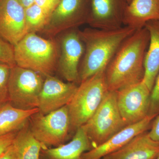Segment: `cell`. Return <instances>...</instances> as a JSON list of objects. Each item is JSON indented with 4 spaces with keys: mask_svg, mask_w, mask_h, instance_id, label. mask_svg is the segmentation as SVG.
I'll return each instance as SVG.
<instances>
[{
    "mask_svg": "<svg viewBox=\"0 0 159 159\" xmlns=\"http://www.w3.org/2000/svg\"><path fill=\"white\" fill-rule=\"evenodd\" d=\"M149 42V33L144 27L122 43L105 70L109 91L116 92L142 80Z\"/></svg>",
    "mask_w": 159,
    "mask_h": 159,
    "instance_id": "cell-1",
    "label": "cell"
},
{
    "mask_svg": "<svg viewBox=\"0 0 159 159\" xmlns=\"http://www.w3.org/2000/svg\"><path fill=\"white\" fill-rule=\"evenodd\" d=\"M127 26L112 30L91 28L79 31L84 54L79 69V82L105 71L122 43L136 31Z\"/></svg>",
    "mask_w": 159,
    "mask_h": 159,
    "instance_id": "cell-2",
    "label": "cell"
},
{
    "mask_svg": "<svg viewBox=\"0 0 159 159\" xmlns=\"http://www.w3.org/2000/svg\"><path fill=\"white\" fill-rule=\"evenodd\" d=\"M16 65L47 77L56 68L58 50L56 43L29 33L14 46Z\"/></svg>",
    "mask_w": 159,
    "mask_h": 159,
    "instance_id": "cell-3",
    "label": "cell"
},
{
    "mask_svg": "<svg viewBox=\"0 0 159 159\" xmlns=\"http://www.w3.org/2000/svg\"><path fill=\"white\" fill-rule=\"evenodd\" d=\"M105 71L99 72L80 82V85L77 87L67 105L70 131H76L89 121L108 93Z\"/></svg>",
    "mask_w": 159,
    "mask_h": 159,
    "instance_id": "cell-4",
    "label": "cell"
},
{
    "mask_svg": "<svg viewBox=\"0 0 159 159\" xmlns=\"http://www.w3.org/2000/svg\"><path fill=\"white\" fill-rule=\"evenodd\" d=\"M126 126L118 108L116 93L109 91L93 116L81 127L93 148L102 145Z\"/></svg>",
    "mask_w": 159,
    "mask_h": 159,
    "instance_id": "cell-5",
    "label": "cell"
},
{
    "mask_svg": "<svg viewBox=\"0 0 159 159\" xmlns=\"http://www.w3.org/2000/svg\"><path fill=\"white\" fill-rule=\"evenodd\" d=\"M29 121L30 131L42 148L57 147L68 138L70 125L67 105L46 115L38 112Z\"/></svg>",
    "mask_w": 159,
    "mask_h": 159,
    "instance_id": "cell-6",
    "label": "cell"
},
{
    "mask_svg": "<svg viewBox=\"0 0 159 159\" xmlns=\"http://www.w3.org/2000/svg\"><path fill=\"white\" fill-rule=\"evenodd\" d=\"M44 81L37 72L16 65L11 67L8 84L9 102L22 109L38 108Z\"/></svg>",
    "mask_w": 159,
    "mask_h": 159,
    "instance_id": "cell-7",
    "label": "cell"
},
{
    "mask_svg": "<svg viewBox=\"0 0 159 159\" xmlns=\"http://www.w3.org/2000/svg\"><path fill=\"white\" fill-rule=\"evenodd\" d=\"M91 0H60L43 31L54 35L88 23Z\"/></svg>",
    "mask_w": 159,
    "mask_h": 159,
    "instance_id": "cell-8",
    "label": "cell"
},
{
    "mask_svg": "<svg viewBox=\"0 0 159 159\" xmlns=\"http://www.w3.org/2000/svg\"><path fill=\"white\" fill-rule=\"evenodd\" d=\"M118 108L127 125L148 116L151 91L143 80L116 92Z\"/></svg>",
    "mask_w": 159,
    "mask_h": 159,
    "instance_id": "cell-9",
    "label": "cell"
},
{
    "mask_svg": "<svg viewBox=\"0 0 159 159\" xmlns=\"http://www.w3.org/2000/svg\"><path fill=\"white\" fill-rule=\"evenodd\" d=\"M29 33L25 9L19 0H2L0 5V36L13 46Z\"/></svg>",
    "mask_w": 159,
    "mask_h": 159,
    "instance_id": "cell-10",
    "label": "cell"
},
{
    "mask_svg": "<svg viewBox=\"0 0 159 159\" xmlns=\"http://www.w3.org/2000/svg\"><path fill=\"white\" fill-rule=\"evenodd\" d=\"M84 52V43L79 31L75 29L68 30L61 39L58 68L69 82H79V63Z\"/></svg>",
    "mask_w": 159,
    "mask_h": 159,
    "instance_id": "cell-11",
    "label": "cell"
},
{
    "mask_svg": "<svg viewBox=\"0 0 159 159\" xmlns=\"http://www.w3.org/2000/svg\"><path fill=\"white\" fill-rule=\"evenodd\" d=\"M127 0H91L88 23L92 28L106 30L119 29L123 25Z\"/></svg>",
    "mask_w": 159,
    "mask_h": 159,
    "instance_id": "cell-12",
    "label": "cell"
},
{
    "mask_svg": "<svg viewBox=\"0 0 159 159\" xmlns=\"http://www.w3.org/2000/svg\"><path fill=\"white\" fill-rule=\"evenodd\" d=\"M46 77L39 97L38 108L43 115L67 105L78 87L75 83L64 82L52 75Z\"/></svg>",
    "mask_w": 159,
    "mask_h": 159,
    "instance_id": "cell-13",
    "label": "cell"
},
{
    "mask_svg": "<svg viewBox=\"0 0 159 159\" xmlns=\"http://www.w3.org/2000/svg\"><path fill=\"white\" fill-rule=\"evenodd\" d=\"M156 117L148 116L139 122L125 126L102 145L84 152L81 159H100L116 151L135 137L148 130Z\"/></svg>",
    "mask_w": 159,
    "mask_h": 159,
    "instance_id": "cell-14",
    "label": "cell"
},
{
    "mask_svg": "<svg viewBox=\"0 0 159 159\" xmlns=\"http://www.w3.org/2000/svg\"><path fill=\"white\" fill-rule=\"evenodd\" d=\"M159 156V142L145 131L135 137L119 149L102 159H157Z\"/></svg>",
    "mask_w": 159,
    "mask_h": 159,
    "instance_id": "cell-15",
    "label": "cell"
},
{
    "mask_svg": "<svg viewBox=\"0 0 159 159\" xmlns=\"http://www.w3.org/2000/svg\"><path fill=\"white\" fill-rule=\"evenodd\" d=\"M91 149L88 137L80 127L69 143L54 148H42L39 159H81L82 155Z\"/></svg>",
    "mask_w": 159,
    "mask_h": 159,
    "instance_id": "cell-16",
    "label": "cell"
},
{
    "mask_svg": "<svg viewBox=\"0 0 159 159\" xmlns=\"http://www.w3.org/2000/svg\"><path fill=\"white\" fill-rule=\"evenodd\" d=\"M159 20V0H132L123 19L124 26L138 30L148 22Z\"/></svg>",
    "mask_w": 159,
    "mask_h": 159,
    "instance_id": "cell-17",
    "label": "cell"
},
{
    "mask_svg": "<svg viewBox=\"0 0 159 159\" xmlns=\"http://www.w3.org/2000/svg\"><path fill=\"white\" fill-rule=\"evenodd\" d=\"M145 27L149 33V42L144 61L143 82L151 92L159 72V20L150 21Z\"/></svg>",
    "mask_w": 159,
    "mask_h": 159,
    "instance_id": "cell-18",
    "label": "cell"
},
{
    "mask_svg": "<svg viewBox=\"0 0 159 159\" xmlns=\"http://www.w3.org/2000/svg\"><path fill=\"white\" fill-rule=\"evenodd\" d=\"M39 112L38 108L24 110L9 102L0 105V136L18 132L28 125L31 117Z\"/></svg>",
    "mask_w": 159,
    "mask_h": 159,
    "instance_id": "cell-19",
    "label": "cell"
},
{
    "mask_svg": "<svg viewBox=\"0 0 159 159\" xmlns=\"http://www.w3.org/2000/svg\"><path fill=\"white\" fill-rule=\"evenodd\" d=\"M13 145L17 159H39L42 145L34 138L28 125L17 132Z\"/></svg>",
    "mask_w": 159,
    "mask_h": 159,
    "instance_id": "cell-20",
    "label": "cell"
},
{
    "mask_svg": "<svg viewBox=\"0 0 159 159\" xmlns=\"http://www.w3.org/2000/svg\"><path fill=\"white\" fill-rule=\"evenodd\" d=\"M26 22L29 33L42 31L48 22L50 17L34 3L25 9Z\"/></svg>",
    "mask_w": 159,
    "mask_h": 159,
    "instance_id": "cell-21",
    "label": "cell"
},
{
    "mask_svg": "<svg viewBox=\"0 0 159 159\" xmlns=\"http://www.w3.org/2000/svg\"><path fill=\"white\" fill-rule=\"evenodd\" d=\"M11 67L0 62V105L9 101L8 84Z\"/></svg>",
    "mask_w": 159,
    "mask_h": 159,
    "instance_id": "cell-22",
    "label": "cell"
},
{
    "mask_svg": "<svg viewBox=\"0 0 159 159\" xmlns=\"http://www.w3.org/2000/svg\"><path fill=\"white\" fill-rule=\"evenodd\" d=\"M0 62L10 67L16 65L14 59V46L0 39Z\"/></svg>",
    "mask_w": 159,
    "mask_h": 159,
    "instance_id": "cell-23",
    "label": "cell"
},
{
    "mask_svg": "<svg viewBox=\"0 0 159 159\" xmlns=\"http://www.w3.org/2000/svg\"><path fill=\"white\" fill-rule=\"evenodd\" d=\"M159 114V72L150 93L148 116H157Z\"/></svg>",
    "mask_w": 159,
    "mask_h": 159,
    "instance_id": "cell-24",
    "label": "cell"
},
{
    "mask_svg": "<svg viewBox=\"0 0 159 159\" xmlns=\"http://www.w3.org/2000/svg\"><path fill=\"white\" fill-rule=\"evenodd\" d=\"M60 1V0H34V3L50 17L58 6Z\"/></svg>",
    "mask_w": 159,
    "mask_h": 159,
    "instance_id": "cell-25",
    "label": "cell"
},
{
    "mask_svg": "<svg viewBox=\"0 0 159 159\" xmlns=\"http://www.w3.org/2000/svg\"><path fill=\"white\" fill-rule=\"evenodd\" d=\"M17 132L11 133L0 136V156L13 144Z\"/></svg>",
    "mask_w": 159,
    "mask_h": 159,
    "instance_id": "cell-26",
    "label": "cell"
},
{
    "mask_svg": "<svg viewBox=\"0 0 159 159\" xmlns=\"http://www.w3.org/2000/svg\"><path fill=\"white\" fill-rule=\"evenodd\" d=\"M148 134L152 139L159 142V114L153 119Z\"/></svg>",
    "mask_w": 159,
    "mask_h": 159,
    "instance_id": "cell-27",
    "label": "cell"
},
{
    "mask_svg": "<svg viewBox=\"0 0 159 159\" xmlns=\"http://www.w3.org/2000/svg\"><path fill=\"white\" fill-rule=\"evenodd\" d=\"M0 159H17L16 150L13 144L0 156Z\"/></svg>",
    "mask_w": 159,
    "mask_h": 159,
    "instance_id": "cell-28",
    "label": "cell"
},
{
    "mask_svg": "<svg viewBox=\"0 0 159 159\" xmlns=\"http://www.w3.org/2000/svg\"><path fill=\"white\" fill-rule=\"evenodd\" d=\"M19 1L25 9L30 7L34 3V0H19Z\"/></svg>",
    "mask_w": 159,
    "mask_h": 159,
    "instance_id": "cell-29",
    "label": "cell"
},
{
    "mask_svg": "<svg viewBox=\"0 0 159 159\" xmlns=\"http://www.w3.org/2000/svg\"><path fill=\"white\" fill-rule=\"evenodd\" d=\"M131 1L132 0H127V1H128V4L130 3V2H131Z\"/></svg>",
    "mask_w": 159,
    "mask_h": 159,
    "instance_id": "cell-30",
    "label": "cell"
},
{
    "mask_svg": "<svg viewBox=\"0 0 159 159\" xmlns=\"http://www.w3.org/2000/svg\"><path fill=\"white\" fill-rule=\"evenodd\" d=\"M2 0H0V5H1V3L2 2Z\"/></svg>",
    "mask_w": 159,
    "mask_h": 159,
    "instance_id": "cell-31",
    "label": "cell"
},
{
    "mask_svg": "<svg viewBox=\"0 0 159 159\" xmlns=\"http://www.w3.org/2000/svg\"><path fill=\"white\" fill-rule=\"evenodd\" d=\"M157 159H159V156L157 158Z\"/></svg>",
    "mask_w": 159,
    "mask_h": 159,
    "instance_id": "cell-32",
    "label": "cell"
}]
</instances>
